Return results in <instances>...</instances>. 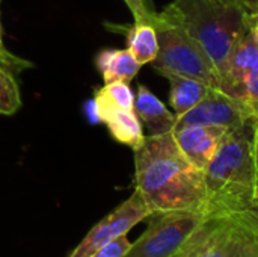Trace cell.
I'll use <instances>...</instances> for the list:
<instances>
[{"instance_id":"cell-1","label":"cell","mask_w":258,"mask_h":257,"mask_svg":"<svg viewBox=\"0 0 258 257\" xmlns=\"http://www.w3.org/2000/svg\"><path fill=\"white\" fill-rule=\"evenodd\" d=\"M133 155L135 191L141 194L151 215L168 212L207 214L204 171L187 159L172 132L145 136Z\"/></svg>"},{"instance_id":"cell-2","label":"cell","mask_w":258,"mask_h":257,"mask_svg":"<svg viewBox=\"0 0 258 257\" xmlns=\"http://www.w3.org/2000/svg\"><path fill=\"white\" fill-rule=\"evenodd\" d=\"M257 118L231 129L204 170L207 214L210 217H228L258 203L254 147Z\"/></svg>"},{"instance_id":"cell-3","label":"cell","mask_w":258,"mask_h":257,"mask_svg":"<svg viewBox=\"0 0 258 257\" xmlns=\"http://www.w3.org/2000/svg\"><path fill=\"white\" fill-rule=\"evenodd\" d=\"M163 12L201 44L221 77L230 52L249 32L243 0H174Z\"/></svg>"},{"instance_id":"cell-4","label":"cell","mask_w":258,"mask_h":257,"mask_svg":"<svg viewBox=\"0 0 258 257\" xmlns=\"http://www.w3.org/2000/svg\"><path fill=\"white\" fill-rule=\"evenodd\" d=\"M153 26L159 38V53L151 65L159 74L174 73L192 77L224 91V80L215 62L181 24L162 11L157 14Z\"/></svg>"},{"instance_id":"cell-5","label":"cell","mask_w":258,"mask_h":257,"mask_svg":"<svg viewBox=\"0 0 258 257\" xmlns=\"http://www.w3.org/2000/svg\"><path fill=\"white\" fill-rule=\"evenodd\" d=\"M209 218L204 212L153 214L147 230L122 257H174Z\"/></svg>"},{"instance_id":"cell-6","label":"cell","mask_w":258,"mask_h":257,"mask_svg":"<svg viewBox=\"0 0 258 257\" xmlns=\"http://www.w3.org/2000/svg\"><path fill=\"white\" fill-rule=\"evenodd\" d=\"M150 208L141 194L135 191L125 201L97 223L68 257H91L116 238L127 235L136 224L150 218Z\"/></svg>"},{"instance_id":"cell-7","label":"cell","mask_w":258,"mask_h":257,"mask_svg":"<svg viewBox=\"0 0 258 257\" xmlns=\"http://www.w3.org/2000/svg\"><path fill=\"white\" fill-rule=\"evenodd\" d=\"M252 109L240 98L221 89H212L209 95L181 117H177V127L203 124L236 129L251 118H257Z\"/></svg>"},{"instance_id":"cell-8","label":"cell","mask_w":258,"mask_h":257,"mask_svg":"<svg viewBox=\"0 0 258 257\" xmlns=\"http://www.w3.org/2000/svg\"><path fill=\"white\" fill-rule=\"evenodd\" d=\"M228 132L230 129L221 126L192 124L177 127L172 133L178 147L187 156V159L195 167L204 171L210 161L215 158L219 145L222 144Z\"/></svg>"},{"instance_id":"cell-9","label":"cell","mask_w":258,"mask_h":257,"mask_svg":"<svg viewBox=\"0 0 258 257\" xmlns=\"http://www.w3.org/2000/svg\"><path fill=\"white\" fill-rule=\"evenodd\" d=\"M237 226L231 217H210L192 238L189 257H231Z\"/></svg>"},{"instance_id":"cell-10","label":"cell","mask_w":258,"mask_h":257,"mask_svg":"<svg viewBox=\"0 0 258 257\" xmlns=\"http://www.w3.org/2000/svg\"><path fill=\"white\" fill-rule=\"evenodd\" d=\"M258 65V41L248 32L230 52L224 70H222V80H224V92L240 98L239 89L243 76Z\"/></svg>"},{"instance_id":"cell-11","label":"cell","mask_w":258,"mask_h":257,"mask_svg":"<svg viewBox=\"0 0 258 257\" xmlns=\"http://www.w3.org/2000/svg\"><path fill=\"white\" fill-rule=\"evenodd\" d=\"M135 112L145 124L150 135H165L175 129L177 115L171 112L145 85L138 86V94L135 95Z\"/></svg>"},{"instance_id":"cell-12","label":"cell","mask_w":258,"mask_h":257,"mask_svg":"<svg viewBox=\"0 0 258 257\" xmlns=\"http://www.w3.org/2000/svg\"><path fill=\"white\" fill-rule=\"evenodd\" d=\"M169 82V105L177 117L184 115L200 101H203L213 89L204 82L174 73H160Z\"/></svg>"},{"instance_id":"cell-13","label":"cell","mask_w":258,"mask_h":257,"mask_svg":"<svg viewBox=\"0 0 258 257\" xmlns=\"http://www.w3.org/2000/svg\"><path fill=\"white\" fill-rule=\"evenodd\" d=\"M97 120L107 127L115 141L128 145L133 150L145 138L142 123L135 109H113L101 114Z\"/></svg>"},{"instance_id":"cell-14","label":"cell","mask_w":258,"mask_h":257,"mask_svg":"<svg viewBox=\"0 0 258 257\" xmlns=\"http://www.w3.org/2000/svg\"><path fill=\"white\" fill-rule=\"evenodd\" d=\"M95 64L103 76L104 83L116 80L132 82L142 67L127 48H104L97 55Z\"/></svg>"},{"instance_id":"cell-15","label":"cell","mask_w":258,"mask_h":257,"mask_svg":"<svg viewBox=\"0 0 258 257\" xmlns=\"http://www.w3.org/2000/svg\"><path fill=\"white\" fill-rule=\"evenodd\" d=\"M92 106L95 118L113 109H135V94L128 82L116 80L104 83L103 88L94 92Z\"/></svg>"},{"instance_id":"cell-16","label":"cell","mask_w":258,"mask_h":257,"mask_svg":"<svg viewBox=\"0 0 258 257\" xmlns=\"http://www.w3.org/2000/svg\"><path fill=\"white\" fill-rule=\"evenodd\" d=\"M127 50L141 65L151 64L159 53L156 27L148 23H135L127 33Z\"/></svg>"},{"instance_id":"cell-17","label":"cell","mask_w":258,"mask_h":257,"mask_svg":"<svg viewBox=\"0 0 258 257\" xmlns=\"http://www.w3.org/2000/svg\"><path fill=\"white\" fill-rule=\"evenodd\" d=\"M21 105L23 101L15 73L0 67V115H14Z\"/></svg>"},{"instance_id":"cell-18","label":"cell","mask_w":258,"mask_h":257,"mask_svg":"<svg viewBox=\"0 0 258 257\" xmlns=\"http://www.w3.org/2000/svg\"><path fill=\"white\" fill-rule=\"evenodd\" d=\"M240 100H243L252 112L258 115V65L251 68L240 82Z\"/></svg>"},{"instance_id":"cell-19","label":"cell","mask_w":258,"mask_h":257,"mask_svg":"<svg viewBox=\"0 0 258 257\" xmlns=\"http://www.w3.org/2000/svg\"><path fill=\"white\" fill-rule=\"evenodd\" d=\"M128 6L130 12L133 14L135 23H148L154 24L157 12L150 5V0H124Z\"/></svg>"},{"instance_id":"cell-20","label":"cell","mask_w":258,"mask_h":257,"mask_svg":"<svg viewBox=\"0 0 258 257\" xmlns=\"http://www.w3.org/2000/svg\"><path fill=\"white\" fill-rule=\"evenodd\" d=\"M237 226V241H236V245H234V250H233V254L231 257H255V248H254V244L249 238V235L245 232V229L240 226V223L231 217Z\"/></svg>"},{"instance_id":"cell-21","label":"cell","mask_w":258,"mask_h":257,"mask_svg":"<svg viewBox=\"0 0 258 257\" xmlns=\"http://www.w3.org/2000/svg\"><path fill=\"white\" fill-rule=\"evenodd\" d=\"M130 245L132 242L127 239V235H124V236L116 238L109 245H106L104 248H101L100 251H97L91 257H122L130 248Z\"/></svg>"},{"instance_id":"cell-22","label":"cell","mask_w":258,"mask_h":257,"mask_svg":"<svg viewBox=\"0 0 258 257\" xmlns=\"http://www.w3.org/2000/svg\"><path fill=\"white\" fill-rule=\"evenodd\" d=\"M0 59H3L5 62H8L11 65V68L14 70V73H20L26 68H30L32 64L29 61H24L18 56H15L14 53H11L5 44H3V30H2V18H0Z\"/></svg>"},{"instance_id":"cell-23","label":"cell","mask_w":258,"mask_h":257,"mask_svg":"<svg viewBox=\"0 0 258 257\" xmlns=\"http://www.w3.org/2000/svg\"><path fill=\"white\" fill-rule=\"evenodd\" d=\"M245 218H246V223L249 224L251 230L254 232V235L257 236L258 239V204H255L254 208L248 209L245 212Z\"/></svg>"},{"instance_id":"cell-24","label":"cell","mask_w":258,"mask_h":257,"mask_svg":"<svg viewBox=\"0 0 258 257\" xmlns=\"http://www.w3.org/2000/svg\"><path fill=\"white\" fill-rule=\"evenodd\" d=\"M249 33L258 41V15H249Z\"/></svg>"},{"instance_id":"cell-25","label":"cell","mask_w":258,"mask_h":257,"mask_svg":"<svg viewBox=\"0 0 258 257\" xmlns=\"http://www.w3.org/2000/svg\"><path fill=\"white\" fill-rule=\"evenodd\" d=\"M249 15H258V0H243Z\"/></svg>"},{"instance_id":"cell-26","label":"cell","mask_w":258,"mask_h":257,"mask_svg":"<svg viewBox=\"0 0 258 257\" xmlns=\"http://www.w3.org/2000/svg\"><path fill=\"white\" fill-rule=\"evenodd\" d=\"M200 229H201V227H200ZM200 229H198V230H200ZM195 233H197V232H195ZM195 233H194V235H195ZM192 238H194V236H192ZM192 238H190V239L187 241V244H186V245L181 248V251H180V253H177V254H175L174 257H189V250H190V242H192Z\"/></svg>"},{"instance_id":"cell-27","label":"cell","mask_w":258,"mask_h":257,"mask_svg":"<svg viewBox=\"0 0 258 257\" xmlns=\"http://www.w3.org/2000/svg\"><path fill=\"white\" fill-rule=\"evenodd\" d=\"M254 147H255V164H257V171H258V118H257V126H255V141H254Z\"/></svg>"},{"instance_id":"cell-28","label":"cell","mask_w":258,"mask_h":257,"mask_svg":"<svg viewBox=\"0 0 258 257\" xmlns=\"http://www.w3.org/2000/svg\"><path fill=\"white\" fill-rule=\"evenodd\" d=\"M0 67H3V68H8V70H11V71H12V73H14V70H12V68H11V65H9V64H8V62H5V61H3V59H0Z\"/></svg>"}]
</instances>
